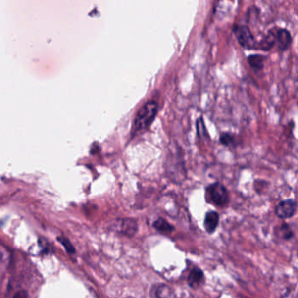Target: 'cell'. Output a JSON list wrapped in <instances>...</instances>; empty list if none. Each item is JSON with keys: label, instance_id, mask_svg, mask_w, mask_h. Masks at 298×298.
Instances as JSON below:
<instances>
[{"label": "cell", "instance_id": "6da1fadb", "mask_svg": "<svg viewBox=\"0 0 298 298\" xmlns=\"http://www.w3.org/2000/svg\"><path fill=\"white\" fill-rule=\"evenodd\" d=\"M157 104L155 101H148L144 105L135 117L132 133H138L149 126L157 115Z\"/></svg>", "mask_w": 298, "mask_h": 298}, {"label": "cell", "instance_id": "7a4b0ae2", "mask_svg": "<svg viewBox=\"0 0 298 298\" xmlns=\"http://www.w3.org/2000/svg\"><path fill=\"white\" fill-rule=\"evenodd\" d=\"M233 33L238 41L239 44L247 50H257L258 42L250 30L249 27L242 24L233 26Z\"/></svg>", "mask_w": 298, "mask_h": 298}, {"label": "cell", "instance_id": "3957f363", "mask_svg": "<svg viewBox=\"0 0 298 298\" xmlns=\"http://www.w3.org/2000/svg\"><path fill=\"white\" fill-rule=\"evenodd\" d=\"M206 197L217 206H225L229 201L228 190L220 182L213 183L206 188Z\"/></svg>", "mask_w": 298, "mask_h": 298}, {"label": "cell", "instance_id": "277c9868", "mask_svg": "<svg viewBox=\"0 0 298 298\" xmlns=\"http://www.w3.org/2000/svg\"><path fill=\"white\" fill-rule=\"evenodd\" d=\"M276 49L280 52H284L290 49L292 44V36L290 31L285 28L276 27Z\"/></svg>", "mask_w": 298, "mask_h": 298}, {"label": "cell", "instance_id": "5b68a950", "mask_svg": "<svg viewBox=\"0 0 298 298\" xmlns=\"http://www.w3.org/2000/svg\"><path fill=\"white\" fill-rule=\"evenodd\" d=\"M297 211V203L293 199H287L280 202L276 205V213L281 219H289L295 214Z\"/></svg>", "mask_w": 298, "mask_h": 298}, {"label": "cell", "instance_id": "8992f818", "mask_svg": "<svg viewBox=\"0 0 298 298\" xmlns=\"http://www.w3.org/2000/svg\"><path fill=\"white\" fill-rule=\"evenodd\" d=\"M276 45V27L272 28L258 42L257 50L270 51Z\"/></svg>", "mask_w": 298, "mask_h": 298}, {"label": "cell", "instance_id": "52a82bcc", "mask_svg": "<svg viewBox=\"0 0 298 298\" xmlns=\"http://www.w3.org/2000/svg\"><path fill=\"white\" fill-rule=\"evenodd\" d=\"M117 224V231L127 236H133L138 231V225L134 220H120Z\"/></svg>", "mask_w": 298, "mask_h": 298}, {"label": "cell", "instance_id": "ba28073f", "mask_svg": "<svg viewBox=\"0 0 298 298\" xmlns=\"http://www.w3.org/2000/svg\"><path fill=\"white\" fill-rule=\"evenodd\" d=\"M219 219H220V217L216 212L212 211L205 214L204 226H205V230L207 233L212 234L216 230L217 226L219 224Z\"/></svg>", "mask_w": 298, "mask_h": 298}, {"label": "cell", "instance_id": "9c48e42d", "mask_svg": "<svg viewBox=\"0 0 298 298\" xmlns=\"http://www.w3.org/2000/svg\"><path fill=\"white\" fill-rule=\"evenodd\" d=\"M266 60H267V57L262 54H251L247 59L249 67L253 71H256V72L263 69Z\"/></svg>", "mask_w": 298, "mask_h": 298}, {"label": "cell", "instance_id": "30bf717a", "mask_svg": "<svg viewBox=\"0 0 298 298\" xmlns=\"http://www.w3.org/2000/svg\"><path fill=\"white\" fill-rule=\"evenodd\" d=\"M204 281V274L201 269L194 268L188 276V284L192 288H197Z\"/></svg>", "mask_w": 298, "mask_h": 298}, {"label": "cell", "instance_id": "8fae6325", "mask_svg": "<svg viewBox=\"0 0 298 298\" xmlns=\"http://www.w3.org/2000/svg\"><path fill=\"white\" fill-rule=\"evenodd\" d=\"M155 296L157 298H175V293L172 289L165 284H161L156 288Z\"/></svg>", "mask_w": 298, "mask_h": 298}, {"label": "cell", "instance_id": "7c38bea8", "mask_svg": "<svg viewBox=\"0 0 298 298\" xmlns=\"http://www.w3.org/2000/svg\"><path fill=\"white\" fill-rule=\"evenodd\" d=\"M154 228L157 229V231L162 232V233H171L174 230V228L172 225L168 223L166 220L164 219H157L154 223H153Z\"/></svg>", "mask_w": 298, "mask_h": 298}, {"label": "cell", "instance_id": "4fadbf2b", "mask_svg": "<svg viewBox=\"0 0 298 298\" xmlns=\"http://www.w3.org/2000/svg\"><path fill=\"white\" fill-rule=\"evenodd\" d=\"M220 143L222 146H234L235 143V137L230 132H222L220 135Z\"/></svg>", "mask_w": 298, "mask_h": 298}, {"label": "cell", "instance_id": "5bb4252c", "mask_svg": "<svg viewBox=\"0 0 298 298\" xmlns=\"http://www.w3.org/2000/svg\"><path fill=\"white\" fill-rule=\"evenodd\" d=\"M196 128H197L198 136L199 138H206V137H208V131L206 130L204 120H203L202 117L198 118L197 122H196Z\"/></svg>", "mask_w": 298, "mask_h": 298}, {"label": "cell", "instance_id": "9a60e30c", "mask_svg": "<svg viewBox=\"0 0 298 298\" xmlns=\"http://www.w3.org/2000/svg\"><path fill=\"white\" fill-rule=\"evenodd\" d=\"M57 239H58V241L60 242V244L63 245L64 248L67 250V253H69V254L75 253V247L72 245V243L69 242L68 239L65 238L63 236H62V237H58Z\"/></svg>", "mask_w": 298, "mask_h": 298}, {"label": "cell", "instance_id": "2e32d148", "mask_svg": "<svg viewBox=\"0 0 298 298\" xmlns=\"http://www.w3.org/2000/svg\"><path fill=\"white\" fill-rule=\"evenodd\" d=\"M281 231H282V235L284 239H290L292 237V232H291L290 228L288 227L287 225H283L282 228H281Z\"/></svg>", "mask_w": 298, "mask_h": 298}, {"label": "cell", "instance_id": "e0dca14e", "mask_svg": "<svg viewBox=\"0 0 298 298\" xmlns=\"http://www.w3.org/2000/svg\"><path fill=\"white\" fill-rule=\"evenodd\" d=\"M28 298V295L26 293V291H19L14 295V298Z\"/></svg>", "mask_w": 298, "mask_h": 298}]
</instances>
